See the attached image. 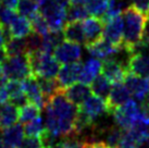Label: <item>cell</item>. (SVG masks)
I'll list each match as a JSON object with an SVG mask.
<instances>
[{
  "mask_svg": "<svg viewBox=\"0 0 149 148\" xmlns=\"http://www.w3.org/2000/svg\"><path fill=\"white\" fill-rule=\"evenodd\" d=\"M44 108L46 110L45 128L49 134L61 140L75 136L74 120L79 107L68 100L63 91L48 99Z\"/></svg>",
  "mask_w": 149,
  "mask_h": 148,
  "instance_id": "6da1fadb",
  "label": "cell"
},
{
  "mask_svg": "<svg viewBox=\"0 0 149 148\" xmlns=\"http://www.w3.org/2000/svg\"><path fill=\"white\" fill-rule=\"evenodd\" d=\"M123 19V40L122 46L132 54L133 47L141 40L146 24V15L135 7L128 6L121 13Z\"/></svg>",
  "mask_w": 149,
  "mask_h": 148,
  "instance_id": "7a4b0ae2",
  "label": "cell"
},
{
  "mask_svg": "<svg viewBox=\"0 0 149 148\" xmlns=\"http://www.w3.org/2000/svg\"><path fill=\"white\" fill-rule=\"evenodd\" d=\"M27 59L29 62L32 74L36 77L56 78L60 69L59 61L52 56V54H47L42 50L27 51Z\"/></svg>",
  "mask_w": 149,
  "mask_h": 148,
  "instance_id": "3957f363",
  "label": "cell"
},
{
  "mask_svg": "<svg viewBox=\"0 0 149 148\" xmlns=\"http://www.w3.org/2000/svg\"><path fill=\"white\" fill-rule=\"evenodd\" d=\"M2 74L8 80L22 81L32 74L26 54L6 57L2 61Z\"/></svg>",
  "mask_w": 149,
  "mask_h": 148,
  "instance_id": "277c9868",
  "label": "cell"
},
{
  "mask_svg": "<svg viewBox=\"0 0 149 148\" xmlns=\"http://www.w3.org/2000/svg\"><path fill=\"white\" fill-rule=\"evenodd\" d=\"M139 113L141 107L135 99H128L124 105L110 112L116 124L122 130H128L131 128L132 124L139 117Z\"/></svg>",
  "mask_w": 149,
  "mask_h": 148,
  "instance_id": "5b68a950",
  "label": "cell"
},
{
  "mask_svg": "<svg viewBox=\"0 0 149 148\" xmlns=\"http://www.w3.org/2000/svg\"><path fill=\"white\" fill-rule=\"evenodd\" d=\"M39 12L42 13L46 19L50 32H62L63 26L66 22V8L61 4H58L51 1L39 9Z\"/></svg>",
  "mask_w": 149,
  "mask_h": 148,
  "instance_id": "8992f818",
  "label": "cell"
},
{
  "mask_svg": "<svg viewBox=\"0 0 149 148\" xmlns=\"http://www.w3.org/2000/svg\"><path fill=\"white\" fill-rule=\"evenodd\" d=\"M54 58L61 64L79 61L82 57V48L79 44L70 40L61 41L54 50Z\"/></svg>",
  "mask_w": 149,
  "mask_h": 148,
  "instance_id": "52a82bcc",
  "label": "cell"
},
{
  "mask_svg": "<svg viewBox=\"0 0 149 148\" xmlns=\"http://www.w3.org/2000/svg\"><path fill=\"white\" fill-rule=\"evenodd\" d=\"M79 108L91 118L93 122H95L109 113V109H108L106 100L96 95L95 96L91 95L88 98L84 100L81 106H79Z\"/></svg>",
  "mask_w": 149,
  "mask_h": 148,
  "instance_id": "ba28073f",
  "label": "cell"
},
{
  "mask_svg": "<svg viewBox=\"0 0 149 148\" xmlns=\"http://www.w3.org/2000/svg\"><path fill=\"white\" fill-rule=\"evenodd\" d=\"M124 84L134 97L133 99H135L137 103L143 101L149 95L148 84L145 77L138 76L132 72H127L124 77Z\"/></svg>",
  "mask_w": 149,
  "mask_h": 148,
  "instance_id": "9c48e42d",
  "label": "cell"
},
{
  "mask_svg": "<svg viewBox=\"0 0 149 148\" xmlns=\"http://www.w3.org/2000/svg\"><path fill=\"white\" fill-rule=\"evenodd\" d=\"M82 66H83L82 62L75 61L72 63H66L62 68L59 69V72L57 74V81L62 89L79 81Z\"/></svg>",
  "mask_w": 149,
  "mask_h": 148,
  "instance_id": "30bf717a",
  "label": "cell"
},
{
  "mask_svg": "<svg viewBox=\"0 0 149 148\" xmlns=\"http://www.w3.org/2000/svg\"><path fill=\"white\" fill-rule=\"evenodd\" d=\"M23 91L27 98V101L37 105L38 107L42 109L46 105V99L42 93V89L39 87L38 81L36 76L31 75L29 77L24 78L21 81Z\"/></svg>",
  "mask_w": 149,
  "mask_h": 148,
  "instance_id": "8fae6325",
  "label": "cell"
},
{
  "mask_svg": "<svg viewBox=\"0 0 149 148\" xmlns=\"http://www.w3.org/2000/svg\"><path fill=\"white\" fill-rule=\"evenodd\" d=\"M82 25L85 36V46L91 45L102 37L104 23L100 17L93 15L91 17H87L85 20L82 21Z\"/></svg>",
  "mask_w": 149,
  "mask_h": 148,
  "instance_id": "7c38bea8",
  "label": "cell"
},
{
  "mask_svg": "<svg viewBox=\"0 0 149 148\" xmlns=\"http://www.w3.org/2000/svg\"><path fill=\"white\" fill-rule=\"evenodd\" d=\"M102 37L112 43L113 45L120 47L123 40V19L122 15H116L109 21L104 22Z\"/></svg>",
  "mask_w": 149,
  "mask_h": 148,
  "instance_id": "4fadbf2b",
  "label": "cell"
},
{
  "mask_svg": "<svg viewBox=\"0 0 149 148\" xmlns=\"http://www.w3.org/2000/svg\"><path fill=\"white\" fill-rule=\"evenodd\" d=\"M85 47L93 57L100 59V60H106V59L114 57L120 49V47L113 45L104 37H101L97 41L93 43L91 45L85 46Z\"/></svg>",
  "mask_w": 149,
  "mask_h": 148,
  "instance_id": "5bb4252c",
  "label": "cell"
},
{
  "mask_svg": "<svg viewBox=\"0 0 149 148\" xmlns=\"http://www.w3.org/2000/svg\"><path fill=\"white\" fill-rule=\"evenodd\" d=\"M127 72L126 68L114 57L106 59L101 66V73L111 83L123 82Z\"/></svg>",
  "mask_w": 149,
  "mask_h": 148,
  "instance_id": "9a60e30c",
  "label": "cell"
},
{
  "mask_svg": "<svg viewBox=\"0 0 149 148\" xmlns=\"http://www.w3.org/2000/svg\"><path fill=\"white\" fill-rule=\"evenodd\" d=\"M131 97V93L128 91L123 82L113 83V86L111 87L110 94L107 98V105L109 109V113L113 111L116 108L121 107L122 105H124Z\"/></svg>",
  "mask_w": 149,
  "mask_h": 148,
  "instance_id": "2e32d148",
  "label": "cell"
},
{
  "mask_svg": "<svg viewBox=\"0 0 149 148\" xmlns=\"http://www.w3.org/2000/svg\"><path fill=\"white\" fill-rule=\"evenodd\" d=\"M6 31H7L8 37H13V38H25L29 34L33 33L32 23L29 19L23 17L19 13L6 27Z\"/></svg>",
  "mask_w": 149,
  "mask_h": 148,
  "instance_id": "e0dca14e",
  "label": "cell"
},
{
  "mask_svg": "<svg viewBox=\"0 0 149 148\" xmlns=\"http://www.w3.org/2000/svg\"><path fill=\"white\" fill-rule=\"evenodd\" d=\"M127 71L138 76L147 78L149 76V54L148 52H133L130 56Z\"/></svg>",
  "mask_w": 149,
  "mask_h": 148,
  "instance_id": "ac0fdd59",
  "label": "cell"
},
{
  "mask_svg": "<svg viewBox=\"0 0 149 148\" xmlns=\"http://www.w3.org/2000/svg\"><path fill=\"white\" fill-rule=\"evenodd\" d=\"M63 95L66 97L68 100H70L72 103H74L75 106H81L85 99H87L91 95V87L87 84L79 82L74 83L70 86L63 89Z\"/></svg>",
  "mask_w": 149,
  "mask_h": 148,
  "instance_id": "d6986e66",
  "label": "cell"
},
{
  "mask_svg": "<svg viewBox=\"0 0 149 148\" xmlns=\"http://www.w3.org/2000/svg\"><path fill=\"white\" fill-rule=\"evenodd\" d=\"M24 135V128L22 126V124L17 122L1 130V137L3 140L4 144L11 148H20Z\"/></svg>",
  "mask_w": 149,
  "mask_h": 148,
  "instance_id": "ffe728a7",
  "label": "cell"
},
{
  "mask_svg": "<svg viewBox=\"0 0 149 148\" xmlns=\"http://www.w3.org/2000/svg\"><path fill=\"white\" fill-rule=\"evenodd\" d=\"M62 35L65 40L73 41L79 45H85L82 21H68L63 26Z\"/></svg>",
  "mask_w": 149,
  "mask_h": 148,
  "instance_id": "44dd1931",
  "label": "cell"
},
{
  "mask_svg": "<svg viewBox=\"0 0 149 148\" xmlns=\"http://www.w3.org/2000/svg\"><path fill=\"white\" fill-rule=\"evenodd\" d=\"M101 66H102V62L100 61V59L94 57L88 59L85 62V64H83V66H82L79 81L84 83V84L89 85L95 80L96 76L101 73Z\"/></svg>",
  "mask_w": 149,
  "mask_h": 148,
  "instance_id": "7402d4cb",
  "label": "cell"
},
{
  "mask_svg": "<svg viewBox=\"0 0 149 148\" xmlns=\"http://www.w3.org/2000/svg\"><path fill=\"white\" fill-rule=\"evenodd\" d=\"M6 88L8 91L10 103L15 105L17 107H21L25 103H27V98L23 91L21 81L17 80H8L6 83Z\"/></svg>",
  "mask_w": 149,
  "mask_h": 148,
  "instance_id": "603a6c76",
  "label": "cell"
},
{
  "mask_svg": "<svg viewBox=\"0 0 149 148\" xmlns=\"http://www.w3.org/2000/svg\"><path fill=\"white\" fill-rule=\"evenodd\" d=\"M19 121V108L10 101L0 105V130Z\"/></svg>",
  "mask_w": 149,
  "mask_h": 148,
  "instance_id": "cb8c5ba5",
  "label": "cell"
},
{
  "mask_svg": "<svg viewBox=\"0 0 149 148\" xmlns=\"http://www.w3.org/2000/svg\"><path fill=\"white\" fill-rule=\"evenodd\" d=\"M3 51L7 57L24 54L27 51L25 38H13L8 37L3 45Z\"/></svg>",
  "mask_w": 149,
  "mask_h": 148,
  "instance_id": "d4e9b609",
  "label": "cell"
},
{
  "mask_svg": "<svg viewBox=\"0 0 149 148\" xmlns=\"http://www.w3.org/2000/svg\"><path fill=\"white\" fill-rule=\"evenodd\" d=\"M91 89L96 96L106 100L111 91V82L101 73L97 75L95 80L91 83Z\"/></svg>",
  "mask_w": 149,
  "mask_h": 148,
  "instance_id": "484cf974",
  "label": "cell"
},
{
  "mask_svg": "<svg viewBox=\"0 0 149 148\" xmlns=\"http://www.w3.org/2000/svg\"><path fill=\"white\" fill-rule=\"evenodd\" d=\"M123 134V130L118 125H110L104 130L100 135H104V140H101L108 148H118L120 144L121 137Z\"/></svg>",
  "mask_w": 149,
  "mask_h": 148,
  "instance_id": "4316f807",
  "label": "cell"
},
{
  "mask_svg": "<svg viewBox=\"0 0 149 148\" xmlns=\"http://www.w3.org/2000/svg\"><path fill=\"white\" fill-rule=\"evenodd\" d=\"M36 78H37L39 87L42 89V95H44V97L46 99V103L54 95L58 94V93L63 91L56 78H44V77H36Z\"/></svg>",
  "mask_w": 149,
  "mask_h": 148,
  "instance_id": "83f0119b",
  "label": "cell"
},
{
  "mask_svg": "<svg viewBox=\"0 0 149 148\" xmlns=\"http://www.w3.org/2000/svg\"><path fill=\"white\" fill-rule=\"evenodd\" d=\"M40 108L37 105L27 101L19 109V121L21 123H27L40 115Z\"/></svg>",
  "mask_w": 149,
  "mask_h": 148,
  "instance_id": "f1b7e54d",
  "label": "cell"
},
{
  "mask_svg": "<svg viewBox=\"0 0 149 148\" xmlns=\"http://www.w3.org/2000/svg\"><path fill=\"white\" fill-rule=\"evenodd\" d=\"M83 4L88 14L93 17H102L108 9L109 0H83Z\"/></svg>",
  "mask_w": 149,
  "mask_h": 148,
  "instance_id": "f546056e",
  "label": "cell"
},
{
  "mask_svg": "<svg viewBox=\"0 0 149 148\" xmlns=\"http://www.w3.org/2000/svg\"><path fill=\"white\" fill-rule=\"evenodd\" d=\"M17 11L19 14L31 20L39 12V7L36 0H19Z\"/></svg>",
  "mask_w": 149,
  "mask_h": 148,
  "instance_id": "4dcf8cb0",
  "label": "cell"
},
{
  "mask_svg": "<svg viewBox=\"0 0 149 148\" xmlns=\"http://www.w3.org/2000/svg\"><path fill=\"white\" fill-rule=\"evenodd\" d=\"M23 128H24V134L26 136H39L40 137L46 131L45 123L40 118V115L27 123H25Z\"/></svg>",
  "mask_w": 149,
  "mask_h": 148,
  "instance_id": "1f68e13d",
  "label": "cell"
},
{
  "mask_svg": "<svg viewBox=\"0 0 149 148\" xmlns=\"http://www.w3.org/2000/svg\"><path fill=\"white\" fill-rule=\"evenodd\" d=\"M88 17L83 3H70L66 8V21H83Z\"/></svg>",
  "mask_w": 149,
  "mask_h": 148,
  "instance_id": "d6a6232c",
  "label": "cell"
},
{
  "mask_svg": "<svg viewBox=\"0 0 149 148\" xmlns=\"http://www.w3.org/2000/svg\"><path fill=\"white\" fill-rule=\"evenodd\" d=\"M29 21L32 23V29H33L34 33L38 34V35H40L42 37L50 32L48 23H47L46 19L40 12H38L35 17H33Z\"/></svg>",
  "mask_w": 149,
  "mask_h": 148,
  "instance_id": "836d02e7",
  "label": "cell"
},
{
  "mask_svg": "<svg viewBox=\"0 0 149 148\" xmlns=\"http://www.w3.org/2000/svg\"><path fill=\"white\" fill-rule=\"evenodd\" d=\"M17 11L12 10V9H9L7 7H1L0 6V23L3 25L4 27H7L10 22L17 17Z\"/></svg>",
  "mask_w": 149,
  "mask_h": 148,
  "instance_id": "e575fe53",
  "label": "cell"
},
{
  "mask_svg": "<svg viewBox=\"0 0 149 148\" xmlns=\"http://www.w3.org/2000/svg\"><path fill=\"white\" fill-rule=\"evenodd\" d=\"M83 147V142L79 140V137L73 136V137H68L63 138L54 148H82Z\"/></svg>",
  "mask_w": 149,
  "mask_h": 148,
  "instance_id": "d590c367",
  "label": "cell"
},
{
  "mask_svg": "<svg viewBox=\"0 0 149 148\" xmlns=\"http://www.w3.org/2000/svg\"><path fill=\"white\" fill-rule=\"evenodd\" d=\"M42 138L39 136H27L23 138L20 148H42Z\"/></svg>",
  "mask_w": 149,
  "mask_h": 148,
  "instance_id": "8d00e7d4",
  "label": "cell"
},
{
  "mask_svg": "<svg viewBox=\"0 0 149 148\" xmlns=\"http://www.w3.org/2000/svg\"><path fill=\"white\" fill-rule=\"evenodd\" d=\"M130 2L132 3L133 7H135V8L138 10V11H141V13H144V14H147L149 10V0H130Z\"/></svg>",
  "mask_w": 149,
  "mask_h": 148,
  "instance_id": "74e56055",
  "label": "cell"
},
{
  "mask_svg": "<svg viewBox=\"0 0 149 148\" xmlns=\"http://www.w3.org/2000/svg\"><path fill=\"white\" fill-rule=\"evenodd\" d=\"M141 41L143 44L149 46V22H146L144 31H143V34H141Z\"/></svg>",
  "mask_w": 149,
  "mask_h": 148,
  "instance_id": "f35d334b",
  "label": "cell"
},
{
  "mask_svg": "<svg viewBox=\"0 0 149 148\" xmlns=\"http://www.w3.org/2000/svg\"><path fill=\"white\" fill-rule=\"evenodd\" d=\"M8 38V34L6 31V27L0 23V49L3 48V45L6 43V39Z\"/></svg>",
  "mask_w": 149,
  "mask_h": 148,
  "instance_id": "ab89813d",
  "label": "cell"
},
{
  "mask_svg": "<svg viewBox=\"0 0 149 148\" xmlns=\"http://www.w3.org/2000/svg\"><path fill=\"white\" fill-rule=\"evenodd\" d=\"M17 2H19V0H2L1 3L3 4L4 7H7V8L12 9V10H15V11H17Z\"/></svg>",
  "mask_w": 149,
  "mask_h": 148,
  "instance_id": "60d3db41",
  "label": "cell"
},
{
  "mask_svg": "<svg viewBox=\"0 0 149 148\" xmlns=\"http://www.w3.org/2000/svg\"><path fill=\"white\" fill-rule=\"evenodd\" d=\"M51 1H54V2L58 4H61V6L65 7V8H68L69 4H70V0H51Z\"/></svg>",
  "mask_w": 149,
  "mask_h": 148,
  "instance_id": "b9f144b4",
  "label": "cell"
},
{
  "mask_svg": "<svg viewBox=\"0 0 149 148\" xmlns=\"http://www.w3.org/2000/svg\"><path fill=\"white\" fill-rule=\"evenodd\" d=\"M0 148H11V147H9V146H7V145L4 144V142L3 140H2V137L0 136Z\"/></svg>",
  "mask_w": 149,
  "mask_h": 148,
  "instance_id": "7bdbcfd3",
  "label": "cell"
},
{
  "mask_svg": "<svg viewBox=\"0 0 149 148\" xmlns=\"http://www.w3.org/2000/svg\"><path fill=\"white\" fill-rule=\"evenodd\" d=\"M70 3H83V0H70Z\"/></svg>",
  "mask_w": 149,
  "mask_h": 148,
  "instance_id": "ee69618b",
  "label": "cell"
},
{
  "mask_svg": "<svg viewBox=\"0 0 149 148\" xmlns=\"http://www.w3.org/2000/svg\"><path fill=\"white\" fill-rule=\"evenodd\" d=\"M2 74V62L0 61V75Z\"/></svg>",
  "mask_w": 149,
  "mask_h": 148,
  "instance_id": "f6af8a7d",
  "label": "cell"
},
{
  "mask_svg": "<svg viewBox=\"0 0 149 148\" xmlns=\"http://www.w3.org/2000/svg\"><path fill=\"white\" fill-rule=\"evenodd\" d=\"M147 84H148V88H149V76L147 77Z\"/></svg>",
  "mask_w": 149,
  "mask_h": 148,
  "instance_id": "bcb514c9",
  "label": "cell"
},
{
  "mask_svg": "<svg viewBox=\"0 0 149 148\" xmlns=\"http://www.w3.org/2000/svg\"><path fill=\"white\" fill-rule=\"evenodd\" d=\"M146 15H147V17H148V22H149V10H148V12H147V14H146Z\"/></svg>",
  "mask_w": 149,
  "mask_h": 148,
  "instance_id": "7dc6e473",
  "label": "cell"
},
{
  "mask_svg": "<svg viewBox=\"0 0 149 148\" xmlns=\"http://www.w3.org/2000/svg\"><path fill=\"white\" fill-rule=\"evenodd\" d=\"M1 2H2V0H0V6H1Z\"/></svg>",
  "mask_w": 149,
  "mask_h": 148,
  "instance_id": "c3c4849f",
  "label": "cell"
},
{
  "mask_svg": "<svg viewBox=\"0 0 149 148\" xmlns=\"http://www.w3.org/2000/svg\"><path fill=\"white\" fill-rule=\"evenodd\" d=\"M42 148H48V147H42Z\"/></svg>",
  "mask_w": 149,
  "mask_h": 148,
  "instance_id": "681fc988",
  "label": "cell"
}]
</instances>
